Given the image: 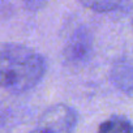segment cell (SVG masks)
<instances>
[{"mask_svg":"<svg viewBox=\"0 0 133 133\" xmlns=\"http://www.w3.org/2000/svg\"><path fill=\"white\" fill-rule=\"evenodd\" d=\"M98 133H133V124L124 116L114 115L99 125Z\"/></svg>","mask_w":133,"mask_h":133,"instance_id":"5b68a950","label":"cell"},{"mask_svg":"<svg viewBox=\"0 0 133 133\" xmlns=\"http://www.w3.org/2000/svg\"><path fill=\"white\" fill-rule=\"evenodd\" d=\"M111 78L121 90L133 93V59L116 61L111 71Z\"/></svg>","mask_w":133,"mask_h":133,"instance_id":"277c9868","label":"cell"},{"mask_svg":"<svg viewBox=\"0 0 133 133\" xmlns=\"http://www.w3.org/2000/svg\"><path fill=\"white\" fill-rule=\"evenodd\" d=\"M77 112L64 103L47 108L39 117L31 133H75Z\"/></svg>","mask_w":133,"mask_h":133,"instance_id":"7a4b0ae2","label":"cell"},{"mask_svg":"<svg viewBox=\"0 0 133 133\" xmlns=\"http://www.w3.org/2000/svg\"><path fill=\"white\" fill-rule=\"evenodd\" d=\"M88 9L98 13H108L123 8L128 0H78Z\"/></svg>","mask_w":133,"mask_h":133,"instance_id":"8992f818","label":"cell"},{"mask_svg":"<svg viewBox=\"0 0 133 133\" xmlns=\"http://www.w3.org/2000/svg\"><path fill=\"white\" fill-rule=\"evenodd\" d=\"M46 73L44 57L24 44H7L0 50V86L20 94L33 89Z\"/></svg>","mask_w":133,"mask_h":133,"instance_id":"6da1fadb","label":"cell"},{"mask_svg":"<svg viewBox=\"0 0 133 133\" xmlns=\"http://www.w3.org/2000/svg\"><path fill=\"white\" fill-rule=\"evenodd\" d=\"M20 2H22L25 5H26V8H29V9H39V8H42L48 0H20Z\"/></svg>","mask_w":133,"mask_h":133,"instance_id":"52a82bcc","label":"cell"},{"mask_svg":"<svg viewBox=\"0 0 133 133\" xmlns=\"http://www.w3.org/2000/svg\"><path fill=\"white\" fill-rule=\"evenodd\" d=\"M93 51V35L86 28H78L64 47V57L71 64L85 63Z\"/></svg>","mask_w":133,"mask_h":133,"instance_id":"3957f363","label":"cell"}]
</instances>
